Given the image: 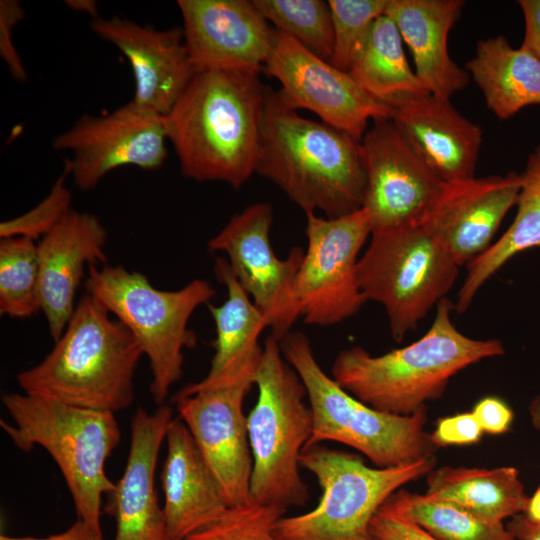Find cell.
<instances>
[{
	"label": "cell",
	"instance_id": "cell-1",
	"mask_svg": "<svg viewBox=\"0 0 540 540\" xmlns=\"http://www.w3.org/2000/svg\"><path fill=\"white\" fill-rule=\"evenodd\" d=\"M258 73L196 72L163 116L182 174L241 188L256 173L266 91Z\"/></svg>",
	"mask_w": 540,
	"mask_h": 540
},
{
	"label": "cell",
	"instance_id": "cell-2",
	"mask_svg": "<svg viewBox=\"0 0 540 540\" xmlns=\"http://www.w3.org/2000/svg\"><path fill=\"white\" fill-rule=\"evenodd\" d=\"M256 173L278 186L305 214L327 218L362 209L366 172L361 142L302 117L280 91L267 88Z\"/></svg>",
	"mask_w": 540,
	"mask_h": 540
},
{
	"label": "cell",
	"instance_id": "cell-3",
	"mask_svg": "<svg viewBox=\"0 0 540 540\" xmlns=\"http://www.w3.org/2000/svg\"><path fill=\"white\" fill-rule=\"evenodd\" d=\"M453 304L444 298L433 322L418 340L382 355L360 346L336 356L332 378L351 395L385 413L410 416L439 399L452 377L484 359L505 353L498 339H475L452 321Z\"/></svg>",
	"mask_w": 540,
	"mask_h": 540
},
{
	"label": "cell",
	"instance_id": "cell-4",
	"mask_svg": "<svg viewBox=\"0 0 540 540\" xmlns=\"http://www.w3.org/2000/svg\"><path fill=\"white\" fill-rule=\"evenodd\" d=\"M143 355L128 328L85 293L51 352L16 379L26 394L116 413L134 401V376Z\"/></svg>",
	"mask_w": 540,
	"mask_h": 540
},
{
	"label": "cell",
	"instance_id": "cell-5",
	"mask_svg": "<svg viewBox=\"0 0 540 540\" xmlns=\"http://www.w3.org/2000/svg\"><path fill=\"white\" fill-rule=\"evenodd\" d=\"M2 402L13 422L1 420L3 431L22 451L40 446L48 452L63 475L77 519L102 531V497L116 487L105 473L121 438L115 413L26 393L5 394Z\"/></svg>",
	"mask_w": 540,
	"mask_h": 540
},
{
	"label": "cell",
	"instance_id": "cell-6",
	"mask_svg": "<svg viewBox=\"0 0 540 540\" xmlns=\"http://www.w3.org/2000/svg\"><path fill=\"white\" fill-rule=\"evenodd\" d=\"M255 385L257 401L247 416L252 455L253 501L288 510L304 506L309 487L300 475V455L311 438L313 416L306 389L269 335L263 343Z\"/></svg>",
	"mask_w": 540,
	"mask_h": 540
},
{
	"label": "cell",
	"instance_id": "cell-7",
	"mask_svg": "<svg viewBox=\"0 0 540 540\" xmlns=\"http://www.w3.org/2000/svg\"><path fill=\"white\" fill-rule=\"evenodd\" d=\"M279 343L283 357L306 389L312 411L313 430L306 447L338 442L359 451L380 468L434 456L437 447L425 429L426 408L410 416L379 411L323 371L303 332L291 331Z\"/></svg>",
	"mask_w": 540,
	"mask_h": 540
},
{
	"label": "cell",
	"instance_id": "cell-8",
	"mask_svg": "<svg viewBox=\"0 0 540 540\" xmlns=\"http://www.w3.org/2000/svg\"><path fill=\"white\" fill-rule=\"evenodd\" d=\"M84 285L134 335L149 360L153 400L164 405L183 374L184 350L197 343L189 320L215 289L207 280L194 279L178 290H160L140 272L107 264L90 265Z\"/></svg>",
	"mask_w": 540,
	"mask_h": 540
},
{
	"label": "cell",
	"instance_id": "cell-9",
	"mask_svg": "<svg viewBox=\"0 0 540 540\" xmlns=\"http://www.w3.org/2000/svg\"><path fill=\"white\" fill-rule=\"evenodd\" d=\"M435 456L392 467H370L357 455L321 444L306 447L300 466L321 488L318 504L308 512L281 517L280 540H377L371 522L392 494L435 468Z\"/></svg>",
	"mask_w": 540,
	"mask_h": 540
},
{
	"label": "cell",
	"instance_id": "cell-10",
	"mask_svg": "<svg viewBox=\"0 0 540 540\" xmlns=\"http://www.w3.org/2000/svg\"><path fill=\"white\" fill-rule=\"evenodd\" d=\"M460 266L423 223L371 233L357 273L368 301L381 304L400 342L446 298Z\"/></svg>",
	"mask_w": 540,
	"mask_h": 540
},
{
	"label": "cell",
	"instance_id": "cell-11",
	"mask_svg": "<svg viewBox=\"0 0 540 540\" xmlns=\"http://www.w3.org/2000/svg\"><path fill=\"white\" fill-rule=\"evenodd\" d=\"M262 353L221 376L188 384L174 397L179 418L190 431L229 507L252 501V455L243 404L255 385Z\"/></svg>",
	"mask_w": 540,
	"mask_h": 540
},
{
	"label": "cell",
	"instance_id": "cell-12",
	"mask_svg": "<svg viewBox=\"0 0 540 540\" xmlns=\"http://www.w3.org/2000/svg\"><path fill=\"white\" fill-rule=\"evenodd\" d=\"M371 233L364 209L337 218L306 214L307 248L294 283L297 309L305 323L337 325L368 301L359 284L357 265Z\"/></svg>",
	"mask_w": 540,
	"mask_h": 540
},
{
	"label": "cell",
	"instance_id": "cell-13",
	"mask_svg": "<svg viewBox=\"0 0 540 540\" xmlns=\"http://www.w3.org/2000/svg\"><path fill=\"white\" fill-rule=\"evenodd\" d=\"M273 210L269 203H253L235 214L209 242L223 252L235 277L264 314L271 336L281 341L300 318L294 283L304 249L293 247L285 259L277 257L270 241Z\"/></svg>",
	"mask_w": 540,
	"mask_h": 540
},
{
	"label": "cell",
	"instance_id": "cell-14",
	"mask_svg": "<svg viewBox=\"0 0 540 540\" xmlns=\"http://www.w3.org/2000/svg\"><path fill=\"white\" fill-rule=\"evenodd\" d=\"M361 148L372 232L421 223L446 182L390 118L373 121Z\"/></svg>",
	"mask_w": 540,
	"mask_h": 540
},
{
	"label": "cell",
	"instance_id": "cell-15",
	"mask_svg": "<svg viewBox=\"0 0 540 540\" xmlns=\"http://www.w3.org/2000/svg\"><path fill=\"white\" fill-rule=\"evenodd\" d=\"M263 72L279 81V91L292 107L312 111L323 123L360 142L370 122L391 118L389 105L347 72L276 29Z\"/></svg>",
	"mask_w": 540,
	"mask_h": 540
},
{
	"label": "cell",
	"instance_id": "cell-16",
	"mask_svg": "<svg viewBox=\"0 0 540 540\" xmlns=\"http://www.w3.org/2000/svg\"><path fill=\"white\" fill-rule=\"evenodd\" d=\"M166 141L163 116L130 101L106 115H83L52 147L72 152L64 166L75 185L88 191L119 167L158 169L167 158Z\"/></svg>",
	"mask_w": 540,
	"mask_h": 540
},
{
	"label": "cell",
	"instance_id": "cell-17",
	"mask_svg": "<svg viewBox=\"0 0 540 540\" xmlns=\"http://www.w3.org/2000/svg\"><path fill=\"white\" fill-rule=\"evenodd\" d=\"M177 5L196 72H263L275 29L253 0H179Z\"/></svg>",
	"mask_w": 540,
	"mask_h": 540
},
{
	"label": "cell",
	"instance_id": "cell-18",
	"mask_svg": "<svg viewBox=\"0 0 540 540\" xmlns=\"http://www.w3.org/2000/svg\"><path fill=\"white\" fill-rule=\"evenodd\" d=\"M520 175H491L446 182L421 223L461 267L487 250L509 210L516 206Z\"/></svg>",
	"mask_w": 540,
	"mask_h": 540
},
{
	"label": "cell",
	"instance_id": "cell-19",
	"mask_svg": "<svg viewBox=\"0 0 540 540\" xmlns=\"http://www.w3.org/2000/svg\"><path fill=\"white\" fill-rule=\"evenodd\" d=\"M90 27L129 61L135 78L131 101L141 108L166 115L196 73L182 29L157 30L117 16L93 18Z\"/></svg>",
	"mask_w": 540,
	"mask_h": 540
},
{
	"label": "cell",
	"instance_id": "cell-20",
	"mask_svg": "<svg viewBox=\"0 0 540 540\" xmlns=\"http://www.w3.org/2000/svg\"><path fill=\"white\" fill-rule=\"evenodd\" d=\"M107 236L95 215L71 210L37 243L41 311L54 342L74 313L85 267L106 264Z\"/></svg>",
	"mask_w": 540,
	"mask_h": 540
},
{
	"label": "cell",
	"instance_id": "cell-21",
	"mask_svg": "<svg viewBox=\"0 0 540 540\" xmlns=\"http://www.w3.org/2000/svg\"><path fill=\"white\" fill-rule=\"evenodd\" d=\"M391 120L445 181L474 177L483 132L448 99L424 91L388 99Z\"/></svg>",
	"mask_w": 540,
	"mask_h": 540
},
{
	"label": "cell",
	"instance_id": "cell-22",
	"mask_svg": "<svg viewBox=\"0 0 540 540\" xmlns=\"http://www.w3.org/2000/svg\"><path fill=\"white\" fill-rule=\"evenodd\" d=\"M172 413L171 407L165 404L152 413L138 408L131 420L126 467L112 493L115 540H168L154 478L159 452L173 420Z\"/></svg>",
	"mask_w": 540,
	"mask_h": 540
},
{
	"label": "cell",
	"instance_id": "cell-23",
	"mask_svg": "<svg viewBox=\"0 0 540 540\" xmlns=\"http://www.w3.org/2000/svg\"><path fill=\"white\" fill-rule=\"evenodd\" d=\"M161 472L168 540H183L216 521L228 505L185 423L171 421Z\"/></svg>",
	"mask_w": 540,
	"mask_h": 540
},
{
	"label": "cell",
	"instance_id": "cell-24",
	"mask_svg": "<svg viewBox=\"0 0 540 540\" xmlns=\"http://www.w3.org/2000/svg\"><path fill=\"white\" fill-rule=\"evenodd\" d=\"M463 0H388L384 14L396 24L415 63V73L433 95L450 100L470 76L450 56L448 37L459 20Z\"/></svg>",
	"mask_w": 540,
	"mask_h": 540
},
{
	"label": "cell",
	"instance_id": "cell-25",
	"mask_svg": "<svg viewBox=\"0 0 540 540\" xmlns=\"http://www.w3.org/2000/svg\"><path fill=\"white\" fill-rule=\"evenodd\" d=\"M465 70L501 120L540 105V60L522 45L513 48L503 35L480 40Z\"/></svg>",
	"mask_w": 540,
	"mask_h": 540
},
{
	"label": "cell",
	"instance_id": "cell-26",
	"mask_svg": "<svg viewBox=\"0 0 540 540\" xmlns=\"http://www.w3.org/2000/svg\"><path fill=\"white\" fill-rule=\"evenodd\" d=\"M426 494L450 502L489 523L522 514L528 496L512 466L477 468L442 466L427 475Z\"/></svg>",
	"mask_w": 540,
	"mask_h": 540
},
{
	"label": "cell",
	"instance_id": "cell-27",
	"mask_svg": "<svg viewBox=\"0 0 540 540\" xmlns=\"http://www.w3.org/2000/svg\"><path fill=\"white\" fill-rule=\"evenodd\" d=\"M520 175L517 212L503 235L467 264L454 309L465 312L481 287L516 255L540 246V145L528 155Z\"/></svg>",
	"mask_w": 540,
	"mask_h": 540
},
{
	"label": "cell",
	"instance_id": "cell-28",
	"mask_svg": "<svg viewBox=\"0 0 540 540\" xmlns=\"http://www.w3.org/2000/svg\"><path fill=\"white\" fill-rule=\"evenodd\" d=\"M214 273L225 286L227 298L218 306H208L215 323L216 338L207 379L234 370L259 354L263 347L258 339L268 328L266 317L241 286L227 259H215Z\"/></svg>",
	"mask_w": 540,
	"mask_h": 540
},
{
	"label": "cell",
	"instance_id": "cell-29",
	"mask_svg": "<svg viewBox=\"0 0 540 540\" xmlns=\"http://www.w3.org/2000/svg\"><path fill=\"white\" fill-rule=\"evenodd\" d=\"M347 73L383 102L397 95L427 91L407 61L396 24L385 14L373 22Z\"/></svg>",
	"mask_w": 540,
	"mask_h": 540
},
{
	"label": "cell",
	"instance_id": "cell-30",
	"mask_svg": "<svg viewBox=\"0 0 540 540\" xmlns=\"http://www.w3.org/2000/svg\"><path fill=\"white\" fill-rule=\"evenodd\" d=\"M383 505L437 540H518L503 523L483 521L426 493H413L401 488Z\"/></svg>",
	"mask_w": 540,
	"mask_h": 540
},
{
	"label": "cell",
	"instance_id": "cell-31",
	"mask_svg": "<svg viewBox=\"0 0 540 540\" xmlns=\"http://www.w3.org/2000/svg\"><path fill=\"white\" fill-rule=\"evenodd\" d=\"M39 311L36 241L23 236L0 238V314L25 319Z\"/></svg>",
	"mask_w": 540,
	"mask_h": 540
},
{
	"label": "cell",
	"instance_id": "cell-32",
	"mask_svg": "<svg viewBox=\"0 0 540 540\" xmlns=\"http://www.w3.org/2000/svg\"><path fill=\"white\" fill-rule=\"evenodd\" d=\"M275 29L329 61L333 53V25L328 1L253 0Z\"/></svg>",
	"mask_w": 540,
	"mask_h": 540
},
{
	"label": "cell",
	"instance_id": "cell-33",
	"mask_svg": "<svg viewBox=\"0 0 540 540\" xmlns=\"http://www.w3.org/2000/svg\"><path fill=\"white\" fill-rule=\"evenodd\" d=\"M388 0H329L333 53L329 62L348 72L373 22L384 14Z\"/></svg>",
	"mask_w": 540,
	"mask_h": 540
},
{
	"label": "cell",
	"instance_id": "cell-34",
	"mask_svg": "<svg viewBox=\"0 0 540 540\" xmlns=\"http://www.w3.org/2000/svg\"><path fill=\"white\" fill-rule=\"evenodd\" d=\"M287 509L251 501L228 509L213 523L183 540H280L275 526Z\"/></svg>",
	"mask_w": 540,
	"mask_h": 540
},
{
	"label": "cell",
	"instance_id": "cell-35",
	"mask_svg": "<svg viewBox=\"0 0 540 540\" xmlns=\"http://www.w3.org/2000/svg\"><path fill=\"white\" fill-rule=\"evenodd\" d=\"M69 175L64 166L62 174L39 204L16 218L2 221L0 238L23 236L36 241L49 233L72 210V195L65 185V179Z\"/></svg>",
	"mask_w": 540,
	"mask_h": 540
},
{
	"label": "cell",
	"instance_id": "cell-36",
	"mask_svg": "<svg viewBox=\"0 0 540 540\" xmlns=\"http://www.w3.org/2000/svg\"><path fill=\"white\" fill-rule=\"evenodd\" d=\"M23 16L24 10L19 1H0V55L7 64L12 77L19 82L27 80V73L14 47L12 32Z\"/></svg>",
	"mask_w": 540,
	"mask_h": 540
},
{
	"label": "cell",
	"instance_id": "cell-37",
	"mask_svg": "<svg viewBox=\"0 0 540 540\" xmlns=\"http://www.w3.org/2000/svg\"><path fill=\"white\" fill-rule=\"evenodd\" d=\"M483 431L471 412L441 418L431 434L436 447L477 443Z\"/></svg>",
	"mask_w": 540,
	"mask_h": 540
},
{
	"label": "cell",
	"instance_id": "cell-38",
	"mask_svg": "<svg viewBox=\"0 0 540 540\" xmlns=\"http://www.w3.org/2000/svg\"><path fill=\"white\" fill-rule=\"evenodd\" d=\"M371 532L377 540H437L418 525L400 517L384 505L372 519Z\"/></svg>",
	"mask_w": 540,
	"mask_h": 540
},
{
	"label": "cell",
	"instance_id": "cell-39",
	"mask_svg": "<svg viewBox=\"0 0 540 540\" xmlns=\"http://www.w3.org/2000/svg\"><path fill=\"white\" fill-rule=\"evenodd\" d=\"M483 432L502 434L513 421L510 407L497 397H485L478 401L471 411Z\"/></svg>",
	"mask_w": 540,
	"mask_h": 540
},
{
	"label": "cell",
	"instance_id": "cell-40",
	"mask_svg": "<svg viewBox=\"0 0 540 540\" xmlns=\"http://www.w3.org/2000/svg\"><path fill=\"white\" fill-rule=\"evenodd\" d=\"M525 32L522 46L540 60V0H520Z\"/></svg>",
	"mask_w": 540,
	"mask_h": 540
},
{
	"label": "cell",
	"instance_id": "cell-41",
	"mask_svg": "<svg viewBox=\"0 0 540 540\" xmlns=\"http://www.w3.org/2000/svg\"><path fill=\"white\" fill-rule=\"evenodd\" d=\"M0 540H106L102 531L95 529L88 523L77 519L68 529L61 533L47 537H15L2 534Z\"/></svg>",
	"mask_w": 540,
	"mask_h": 540
},
{
	"label": "cell",
	"instance_id": "cell-42",
	"mask_svg": "<svg viewBox=\"0 0 540 540\" xmlns=\"http://www.w3.org/2000/svg\"><path fill=\"white\" fill-rule=\"evenodd\" d=\"M515 527H540V485L533 495L528 498L525 511L522 514L515 516L513 521L508 525V528Z\"/></svg>",
	"mask_w": 540,
	"mask_h": 540
},
{
	"label": "cell",
	"instance_id": "cell-43",
	"mask_svg": "<svg viewBox=\"0 0 540 540\" xmlns=\"http://www.w3.org/2000/svg\"><path fill=\"white\" fill-rule=\"evenodd\" d=\"M67 5L74 10L83 11L88 13L92 19L98 17L97 14V3L90 0H74L67 1Z\"/></svg>",
	"mask_w": 540,
	"mask_h": 540
},
{
	"label": "cell",
	"instance_id": "cell-44",
	"mask_svg": "<svg viewBox=\"0 0 540 540\" xmlns=\"http://www.w3.org/2000/svg\"><path fill=\"white\" fill-rule=\"evenodd\" d=\"M508 529L518 540H540V527L538 528L515 527V528H508Z\"/></svg>",
	"mask_w": 540,
	"mask_h": 540
},
{
	"label": "cell",
	"instance_id": "cell-45",
	"mask_svg": "<svg viewBox=\"0 0 540 540\" xmlns=\"http://www.w3.org/2000/svg\"><path fill=\"white\" fill-rule=\"evenodd\" d=\"M528 413L532 426L540 433V393L529 403Z\"/></svg>",
	"mask_w": 540,
	"mask_h": 540
}]
</instances>
